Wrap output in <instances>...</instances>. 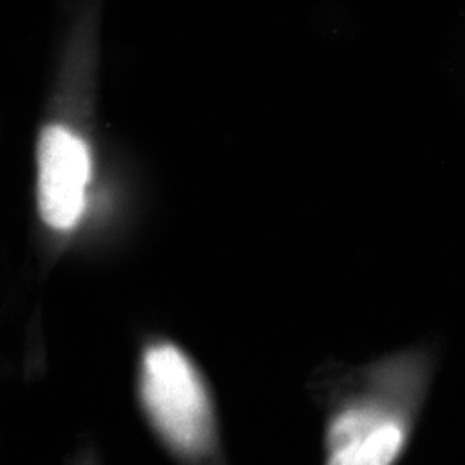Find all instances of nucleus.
Returning a JSON list of instances; mask_svg holds the SVG:
<instances>
[{
	"mask_svg": "<svg viewBox=\"0 0 465 465\" xmlns=\"http://www.w3.org/2000/svg\"><path fill=\"white\" fill-rule=\"evenodd\" d=\"M142 399L167 441L184 453H199L213 440V405L199 371L169 343L152 345L142 362Z\"/></svg>",
	"mask_w": 465,
	"mask_h": 465,
	"instance_id": "nucleus-1",
	"label": "nucleus"
},
{
	"mask_svg": "<svg viewBox=\"0 0 465 465\" xmlns=\"http://www.w3.org/2000/svg\"><path fill=\"white\" fill-rule=\"evenodd\" d=\"M411 431L407 411L382 400H359L332 417L326 465H393Z\"/></svg>",
	"mask_w": 465,
	"mask_h": 465,
	"instance_id": "nucleus-2",
	"label": "nucleus"
},
{
	"mask_svg": "<svg viewBox=\"0 0 465 465\" xmlns=\"http://www.w3.org/2000/svg\"><path fill=\"white\" fill-rule=\"evenodd\" d=\"M90 153L84 140L52 124L38 142V207L54 230H71L84 214Z\"/></svg>",
	"mask_w": 465,
	"mask_h": 465,
	"instance_id": "nucleus-3",
	"label": "nucleus"
}]
</instances>
